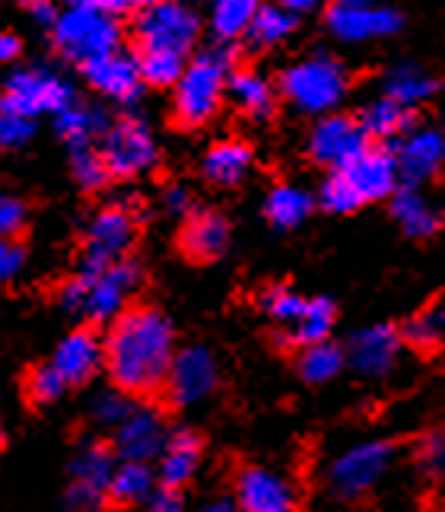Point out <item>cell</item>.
I'll list each match as a JSON object with an SVG mask.
<instances>
[{
	"instance_id": "1",
	"label": "cell",
	"mask_w": 445,
	"mask_h": 512,
	"mask_svg": "<svg viewBox=\"0 0 445 512\" xmlns=\"http://www.w3.org/2000/svg\"><path fill=\"white\" fill-rule=\"evenodd\" d=\"M172 363L175 328L156 306H128L105 334V369L128 398L163 392Z\"/></svg>"
},
{
	"instance_id": "2",
	"label": "cell",
	"mask_w": 445,
	"mask_h": 512,
	"mask_svg": "<svg viewBox=\"0 0 445 512\" xmlns=\"http://www.w3.org/2000/svg\"><path fill=\"white\" fill-rule=\"evenodd\" d=\"M144 280V268L134 258H124L109 268H80L61 290V306L83 315L89 325L115 322L128 309L131 293Z\"/></svg>"
},
{
	"instance_id": "3",
	"label": "cell",
	"mask_w": 445,
	"mask_h": 512,
	"mask_svg": "<svg viewBox=\"0 0 445 512\" xmlns=\"http://www.w3.org/2000/svg\"><path fill=\"white\" fill-rule=\"evenodd\" d=\"M233 74V51L223 42L204 48L191 58L185 67L182 80L175 83V118L178 125L185 128H201L220 112L223 96H226V83Z\"/></svg>"
},
{
	"instance_id": "4",
	"label": "cell",
	"mask_w": 445,
	"mask_h": 512,
	"mask_svg": "<svg viewBox=\"0 0 445 512\" xmlns=\"http://www.w3.org/2000/svg\"><path fill=\"white\" fill-rule=\"evenodd\" d=\"M347 90H350L347 67L334 55H328V51L302 58L299 64L283 70L280 77L283 99L306 115H328L344 102Z\"/></svg>"
},
{
	"instance_id": "5",
	"label": "cell",
	"mask_w": 445,
	"mask_h": 512,
	"mask_svg": "<svg viewBox=\"0 0 445 512\" xmlns=\"http://www.w3.org/2000/svg\"><path fill=\"white\" fill-rule=\"evenodd\" d=\"M261 309L277 322L274 338L283 350H306L328 341V331L337 319V306L331 299H302L283 287L267 290L261 296Z\"/></svg>"
},
{
	"instance_id": "6",
	"label": "cell",
	"mask_w": 445,
	"mask_h": 512,
	"mask_svg": "<svg viewBox=\"0 0 445 512\" xmlns=\"http://www.w3.org/2000/svg\"><path fill=\"white\" fill-rule=\"evenodd\" d=\"M51 39L64 58L77 61L80 67L105 58L118 51L121 45V26L112 13H102L93 7H70L58 16V23L51 26Z\"/></svg>"
},
{
	"instance_id": "7",
	"label": "cell",
	"mask_w": 445,
	"mask_h": 512,
	"mask_svg": "<svg viewBox=\"0 0 445 512\" xmlns=\"http://www.w3.org/2000/svg\"><path fill=\"white\" fill-rule=\"evenodd\" d=\"M201 35V16L182 0H166V4L140 10L134 20V39L140 51H175L188 55L191 45Z\"/></svg>"
},
{
	"instance_id": "8",
	"label": "cell",
	"mask_w": 445,
	"mask_h": 512,
	"mask_svg": "<svg viewBox=\"0 0 445 512\" xmlns=\"http://www.w3.org/2000/svg\"><path fill=\"white\" fill-rule=\"evenodd\" d=\"M404 443L401 439H382V443L356 446L347 455H341L328 471V487L337 500H363L369 497V490L379 484L385 468L391 465V458L398 455Z\"/></svg>"
},
{
	"instance_id": "9",
	"label": "cell",
	"mask_w": 445,
	"mask_h": 512,
	"mask_svg": "<svg viewBox=\"0 0 445 512\" xmlns=\"http://www.w3.org/2000/svg\"><path fill=\"white\" fill-rule=\"evenodd\" d=\"M99 153L112 179H134L156 163V140L147 121L124 115L102 134Z\"/></svg>"
},
{
	"instance_id": "10",
	"label": "cell",
	"mask_w": 445,
	"mask_h": 512,
	"mask_svg": "<svg viewBox=\"0 0 445 512\" xmlns=\"http://www.w3.org/2000/svg\"><path fill=\"white\" fill-rule=\"evenodd\" d=\"M137 242V214L124 204L102 207L86 226L83 236V268H109L128 258Z\"/></svg>"
},
{
	"instance_id": "11",
	"label": "cell",
	"mask_w": 445,
	"mask_h": 512,
	"mask_svg": "<svg viewBox=\"0 0 445 512\" xmlns=\"http://www.w3.org/2000/svg\"><path fill=\"white\" fill-rule=\"evenodd\" d=\"M4 96L29 118H39L45 112L58 115L61 109H67L74 99V90L70 83L55 74L51 67H20L4 80Z\"/></svg>"
},
{
	"instance_id": "12",
	"label": "cell",
	"mask_w": 445,
	"mask_h": 512,
	"mask_svg": "<svg viewBox=\"0 0 445 512\" xmlns=\"http://www.w3.org/2000/svg\"><path fill=\"white\" fill-rule=\"evenodd\" d=\"M369 147V137L363 134L360 121L350 115H325L309 134V156L318 166H328L331 172L350 166L356 156Z\"/></svg>"
},
{
	"instance_id": "13",
	"label": "cell",
	"mask_w": 445,
	"mask_h": 512,
	"mask_svg": "<svg viewBox=\"0 0 445 512\" xmlns=\"http://www.w3.org/2000/svg\"><path fill=\"white\" fill-rule=\"evenodd\" d=\"M404 26L401 13L395 7H353L337 0V4L328 10V29L337 35L341 42L350 45H363V42H379V39H391L398 35Z\"/></svg>"
},
{
	"instance_id": "14",
	"label": "cell",
	"mask_w": 445,
	"mask_h": 512,
	"mask_svg": "<svg viewBox=\"0 0 445 512\" xmlns=\"http://www.w3.org/2000/svg\"><path fill=\"white\" fill-rule=\"evenodd\" d=\"M217 360L207 347H185L175 353V363L169 369L166 379V398L175 404V408H185V404H194L207 398L213 388H217Z\"/></svg>"
},
{
	"instance_id": "15",
	"label": "cell",
	"mask_w": 445,
	"mask_h": 512,
	"mask_svg": "<svg viewBox=\"0 0 445 512\" xmlns=\"http://www.w3.org/2000/svg\"><path fill=\"white\" fill-rule=\"evenodd\" d=\"M166 443H169L166 420L156 408H134L124 417L121 427H115L112 436V449L121 462H144V465L163 455Z\"/></svg>"
},
{
	"instance_id": "16",
	"label": "cell",
	"mask_w": 445,
	"mask_h": 512,
	"mask_svg": "<svg viewBox=\"0 0 445 512\" xmlns=\"http://www.w3.org/2000/svg\"><path fill=\"white\" fill-rule=\"evenodd\" d=\"M395 163L404 188H417L436 179L445 166V134L433 128H420L414 134H407L398 144Z\"/></svg>"
},
{
	"instance_id": "17",
	"label": "cell",
	"mask_w": 445,
	"mask_h": 512,
	"mask_svg": "<svg viewBox=\"0 0 445 512\" xmlns=\"http://www.w3.org/2000/svg\"><path fill=\"white\" fill-rule=\"evenodd\" d=\"M350 185L356 188V194L366 201H385L391 194L398 191V163H395V153L382 144H369L350 166L341 169Z\"/></svg>"
},
{
	"instance_id": "18",
	"label": "cell",
	"mask_w": 445,
	"mask_h": 512,
	"mask_svg": "<svg viewBox=\"0 0 445 512\" xmlns=\"http://www.w3.org/2000/svg\"><path fill=\"white\" fill-rule=\"evenodd\" d=\"M51 366L64 376L67 385L89 382L99 373V366H105V338H99L93 325L70 331L58 344L55 357H51Z\"/></svg>"
},
{
	"instance_id": "19",
	"label": "cell",
	"mask_w": 445,
	"mask_h": 512,
	"mask_svg": "<svg viewBox=\"0 0 445 512\" xmlns=\"http://www.w3.org/2000/svg\"><path fill=\"white\" fill-rule=\"evenodd\" d=\"M236 500L242 512H296V497L290 484L274 471L245 465L236 474Z\"/></svg>"
},
{
	"instance_id": "20",
	"label": "cell",
	"mask_w": 445,
	"mask_h": 512,
	"mask_svg": "<svg viewBox=\"0 0 445 512\" xmlns=\"http://www.w3.org/2000/svg\"><path fill=\"white\" fill-rule=\"evenodd\" d=\"M83 77L96 93L115 102H134L140 96V86H144L137 70V58L121 55V51H112V55L83 64Z\"/></svg>"
},
{
	"instance_id": "21",
	"label": "cell",
	"mask_w": 445,
	"mask_h": 512,
	"mask_svg": "<svg viewBox=\"0 0 445 512\" xmlns=\"http://www.w3.org/2000/svg\"><path fill=\"white\" fill-rule=\"evenodd\" d=\"M178 249L191 264H210L229 249V223L226 217L201 210V214H188L178 233Z\"/></svg>"
},
{
	"instance_id": "22",
	"label": "cell",
	"mask_w": 445,
	"mask_h": 512,
	"mask_svg": "<svg viewBox=\"0 0 445 512\" xmlns=\"http://www.w3.org/2000/svg\"><path fill=\"white\" fill-rule=\"evenodd\" d=\"M201 449H204V439L201 433L194 430H175L169 433V443L159 455V471H156V481L163 484V490H182L194 471H198L201 462Z\"/></svg>"
},
{
	"instance_id": "23",
	"label": "cell",
	"mask_w": 445,
	"mask_h": 512,
	"mask_svg": "<svg viewBox=\"0 0 445 512\" xmlns=\"http://www.w3.org/2000/svg\"><path fill=\"white\" fill-rule=\"evenodd\" d=\"M401 344H404L401 341V328L376 325L369 331H360L350 341V363L360 369V373L382 376V373H388L391 366H395Z\"/></svg>"
},
{
	"instance_id": "24",
	"label": "cell",
	"mask_w": 445,
	"mask_h": 512,
	"mask_svg": "<svg viewBox=\"0 0 445 512\" xmlns=\"http://www.w3.org/2000/svg\"><path fill=\"white\" fill-rule=\"evenodd\" d=\"M248 169H252V147L242 144V140H223V144H213L201 163V172L210 185L220 188H233L239 185Z\"/></svg>"
},
{
	"instance_id": "25",
	"label": "cell",
	"mask_w": 445,
	"mask_h": 512,
	"mask_svg": "<svg viewBox=\"0 0 445 512\" xmlns=\"http://www.w3.org/2000/svg\"><path fill=\"white\" fill-rule=\"evenodd\" d=\"M391 217H395L404 233L414 236V239L436 236L442 229V223H445L436 210L420 198L417 188H404V185L391 194Z\"/></svg>"
},
{
	"instance_id": "26",
	"label": "cell",
	"mask_w": 445,
	"mask_h": 512,
	"mask_svg": "<svg viewBox=\"0 0 445 512\" xmlns=\"http://www.w3.org/2000/svg\"><path fill=\"white\" fill-rule=\"evenodd\" d=\"M436 90H439L436 77H430L420 64H411V61L395 64L385 74V96L404 105V109H414V105L433 99Z\"/></svg>"
},
{
	"instance_id": "27",
	"label": "cell",
	"mask_w": 445,
	"mask_h": 512,
	"mask_svg": "<svg viewBox=\"0 0 445 512\" xmlns=\"http://www.w3.org/2000/svg\"><path fill=\"white\" fill-rule=\"evenodd\" d=\"M360 128L369 140H391V137H401L404 131H411L414 125V112L398 105L395 99H376V102H366L360 109Z\"/></svg>"
},
{
	"instance_id": "28",
	"label": "cell",
	"mask_w": 445,
	"mask_h": 512,
	"mask_svg": "<svg viewBox=\"0 0 445 512\" xmlns=\"http://www.w3.org/2000/svg\"><path fill=\"white\" fill-rule=\"evenodd\" d=\"M156 487V474L144 462H121L112 474L109 487H105V503H115L121 509L140 506L150 500V493Z\"/></svg>"
},
{
	"instance_id": "29",
	"label": "cell",
	"mask_w": 445,
	"mask_h": 512,
	"mask_svg": "<svg viewBox=\"0 0 445 512\" xmlns=\"http://www.w3.org/2000/svg\"><path fill=\"white\" fill-rule=\"evenodd\" d=\"M226 96L245 115L267 118L274 112V86L261 74H255V70H233L226 83Z\"/></svg>"
},
{
	"instance_id": "30",
	"label": "cell",
	"mask_w": 445,
	"mask_h": 512,
	"mask_svg": "<svg viewBox=\"0 0 445 512\" xmlns=\"http://www.w3.org/2000/svg\"><path fill=\"white\" fill-rule=\"evenodd\" d=\"M264 0H210V32L217 42H236L248 32Z\"/></svg>"
},
{
	"instance_id": "31",
	"label": "cell",
	"mask_w": 445,
	"mask_h": 512,
	"mask_svg": "<svg viewBox=\"0 0 445 512\" xmlns=\"http://www.w3.org/2000/svg\"><path fill=\"white\" fill-rule=\"evenodd\" d=\"M112 474H115V449L112 446L89 443L74 455V462H70V484H83V487H93V490L105 493Z\"/></svg>"
},
{
	"instance_id": "32",
	"label": "cell",
	"mask_w": 445,
	"mask_h": 512,
	"mask_svg": "<svg viewBox=\"0 0 445 512\" xmlns=\"http://www.w3.org/2000/svg\"><path fill=\"white\" fill-rule=\"evenodd\" d=\"M315 210V198L299 185H280L267 194L264 214L277 229H293Z\"/></svg>"
},
{
	"instance_id": "33",
	"label": "cell",
	"mask_w": 445,
	"mask_h": 512,
	"mask_svg": "<svg viewBox=\"0 0 445 512\" xmlns=\"http://www.w3.org/2000/svg\"><path fill=\"white\" fill-rule=\"evenodd\" d=\"M293 32H296V16L287 13L283 7H277V4H267V7L258 10L252 26H248L245 42L252 48H258V51H267V48L283 45Z\"/></svg>"
},
{
	"instance_id": "34",
	"label": "cell",
	"mask_w": 445,
	"mask_h": 512,
	"mask_svg": "<svg viewBox=\"0 0 445 512\" xmlns=\"http://www.w3.org/2000/svg\"><path fill=\"white\" fill-rule=\"evenodd\" d=\"M55 128L70 147H80V144H89L93 134L109 131V121H105V115L99 109H86V105L70 102L67 109H61L55 115Z\"/></svg>"
},
{
	"instance_id": "35",
	"label": "cell",
	"mask_w": 445,
	"mask_h": 512,
	"mask_svg": "<svg viewBox=\"0 0 445 512\" xmlns=\"http://www.w3.org/2000/svg\"><path fill=\"white\" fill-rule=\"evenodd\" d=\"M344 366V350L331 344V341H322V344H312L306 350H299V360H296V369L299 376L312 382V385H322L328 379H334L341 373Z\"/></svg>"
},
{
	"instance_id": "36",
	"label": "cell",
	"mask_w": 445,
	"mask_h": 512,
	"mask_svg": "<svg viewBox=\"0 0 445 512\" xmlns=\"http://www.w3.org/2000/svg\"><path fill=\"white\" fill-rule=\"evenodd\" d=\"M185 55H175V51H140L137 58V70H140V80L147 86H175L185 74Z\"/></svg>"
},
{
	"instance_id": "37",
	"label": "cell",
	"mask_w": 445,
	"mask_h": 512,
	"mask_svg": "<svg viewBox=\"0 0 445 512\" xmlns=\"http://www.w3.org/2000/svg\"><path fill=\"white\" fill-rule=\"evenodd\" d=\"M414 458L423 478H430L433 484L445 481V423L414 439Z\"/></svg>"
},
{
	"instance_id": "38",
	"label": "cell",
	"mask_w": 445,
	"mask_h": 512,
	"mask_svg": "<svg viewBox=\"0 0 445 512\" xmlns=\"http://www.w3.org/2000/svg\"><path fill=\"white\" fill-rule=\"evenodd\" d=\"M32 134H35V118L23 115L4 93H0V150L26 147Z\"/></svg>"
},
{
	"instance_id": "39",
	"label": "cell",
	"mask_w": 445,
	"mask_h": 512,
	"mask_svg": "<svg viewBox=\"0 0 445 512\" xmlns=\"http://www.w3.org/2000/svg\"><path fill=\"white\" fill-rule=\"evenodd\" d=\"M70 169H74V179L86 191H96L112 179L109 169H105V163H102V153L93 150V144L70 147Z\"/></svg>"
},
{
	"instance_id": "40",
	"label": "cell",
	"mask_w": 445,
	"mask_h": 512,
	"mask_svg": "<svg viewBox=\"0 0 445 512\" xmlns=\"http://www.w3.org/2000/svg\"><path fill=\"white\" fill-rule=\"evenodd\" d=\"M318 201H322V207L328 210V214H356V210L363 207V198L356 194V188L350 185V179L341 169L331 172L325 179Z\"/></svg>"
},
{
	"instance_id": "41",
	"label": "cell",
	"mask_w": 445,
	"mask_h": 512,
	"mask_svg": "<svg viewBox=\"0 0 445 512\" xmlns=\"http://www.w3.org/2000/svg\"><path fill=\"white\" fill-rule=\"evenodd\" d=\"M401 341L411 344L420 357H436V353L442 350V338H439V331L433 328L430 315H426V312H420L417 319H411L401 328Z\"/></svg>"
},
{
	"instance_id": "42",
	"label": "cell",
	"mask_w": 445,
	"mask_h": 512,
	"mask_svg": "<svg viewBox=\"0 0 445 512\" xmlns=\"http://www.w3.org/2000/svg\"><path fill=\"white\" fill-rule=\"evenodd\" d=\"M67 388H70V385L64 382V376H61L51 363H45V366L35 369V373L29 376V382H26V392H29V398H32L35 404H51V401H58V398L67 392Z\"/></svg>"
},
{
	"instance_id": "43",
	"label": "cell",
	"mask_w": 445,
	"mask_h": 512,
	"mask_svg": "<svg viewBox=\"0 0 445 512\" xmlns=\"http://www.w3.org/2000/svg\"><path fill=\"white\" fill-rule=\"evenodd\" d=\"M131 411H134V408H131L128 395L118 392V388H112V392H102V395L96 398V404H93V420L102 423V427L115 430V427H121L124 417H128Z\"/></svg>"
},
{
	"instance_id": "44",
	"label": "cell",
	"mask_w": 445,
	"mask_h": 512,
	"mask_svg": "<svg viewBox=\"0 0 445 512\" xmlns=\"http://www.w3.org/2000/svg\"><path fill=\"white\" fill-rule=\"evenodd\" d=\"M26 226V204L13 194H0V236L13 239L20 236Z\"/></svg>"
},
{
	"instance_id": "45",
	"label": "cell",
	"mask_w": 445,
	"mask_h": 512,
	"mask_svg": "<svg viewBox=\"0 0 445 512\" xmlns=\"http://www.w3.org/2000/svg\"><path fill=\"white\" fill-rule=\"evenodd\" d=\"M23 264H26L23 245L16 242V239H4V236H0V284H7V280H13L16 274H20Z\"/></svg>"
},
{
	"instance_id": "46",
	"label": "cell",
	"mask_w": 445,
	"mask_h": 512,
	"mask_svg": "<svg viewBox=\"0 0 445 512\" xmlns=\"http://www.w3.org/2000/svg\"><path fill=\"white\" fill-rule=\"evenodd\" d=\"M105 506V493L83 487V484H70L67 490V509L70 512H99Z\"/></svg>"
},
{
	"instance_id": "47",
	"label": "cell",
	"mask_w": 445,
	"mask_h": 512,
	"mask_svg": "<svg viewBox=\"0 0 445 512\" xmlns=\"http://www.w3.org/2000/svg\"><path fill=\"white\" fill-rule=\"evenodd\" d=\"M147 512H185V506L175 490H159V493H153Z\"/></svg>"
},
{
	"instance_id": "48",
	"label": "cell",
	"mask_w": 445,
	"mask_h": 512,
	"mask_svg": "<svg viewBox=\"0 0 445 512\" xmlns=\"http://www.w3.org/2000/svg\"><path fill=\"white\" fill-rule=\"evenodd\" d=\"M70 4H74V7H93V10L118 16V13H124L131 7V0H70Z\"/></svg>"
},
{
	"instance_id": "49",
	"label": "cell",
	"mask_w": 445,
	"mask_h": 512,
	"mask_svg": "<svg viewBox=\"0 0 445 512\" xmlns=\"http://www.w3.org/2000/svg\"><path fill=\"white\" fill-rule=\"evenodd\" d=\"M166 207L169 210H175V214H194L191 210V194L188 191H182V188H172L169 194H166Z\"/></svg>"
},
{
	"instance_id": "50",
	"label": "cell",
	"mask_w": 445,
	"mask_h": 512,
	"mask_svg": "<svg viewBox=\"0 0 445 512\" xmlns=\"http://www.w3.org/2000/svg\"><path fill=\"white\" fill-rule=\"evenodd\" d=\"M32 16H35V23H42V26H55L61 13L55 10V4H51V0H42V4H35V7H32Z\"/></svg>"
},
{
	"instance_id": "51",
	"label": "cell",
	"mask_w": 445,
	"mask_h": 512,
	"mask_svg": "<svg viewBox=\"0 0 445 512\" xmlns=\"http://www.w3.org/2000/svg\"><path fill=\"white\" fill-rule=\"evenodd\" d=\"M16 55H20V39H16V35L0 32V64L13 61Z\"/></svg>"
},
{
	"instance_id": "52",
	"label": "cell",
	"mask_w": 445,
	"mask_h": 512,
	"mask_svg": "<svg viewBox=\"0 0 445 512\" xmlns=\"http://www.w3.org/2000/svg\"><path fill=\"white\" fill-rule=\"evenodd\" d=\"M277 7H283L287 13L299 16V13H312L318 7V0H277Z\"/></svg>"
},
{
	"instance_id": "53",
	"label": "cell",
	"mask_w": 445,
	"mask_h": 512,
	"mask_svg": "<svg viewBox=\"0 0 445 512\" xmlns=\"http://www.w3.org/2000/svg\"><path fill=\"white\" fill-rule=\"evenodd\" d=\"M204 512H239L233 503H226V500H220V503H213V506H207Z\"/></svg>"
},
{
	"instance_id": "54",
	"label": "cell",
	"mask_w": 445,
	"mask_h": 512,
	"mask_svg": "<svg viewBox=\"0 0 445 512\" xmlns=\"http://www.w3.org/2000/svg\"><path fill=\"white\" fill-rule=\"evenodd\" d=\"M131 4H137L140 10H150V7H159V4H166V0H131Z\"/></svg>"
},
{
	"instance_id": "55",
	"label": "cell",
	"mask_w": 445,
	"mask_h": 512,
	"mask_svg": "<svg viewBox=\"0 0 445 512\" xmlns=\"http://www.w3.org/2000/svg\"><path fill=\"white\" fill-rule=\"evenodd\" d=\"M344 4H353V7H379L382 0H344Z\"/></svg>"
},
{
	"instance_id": "56",
	"label": "cell",
	"mask_w": 445,
	"mask_h": 512,
	"mask_svg": "<svg viewBox=\"0 0 445 512\" xmlns=\"http://www.w3.org/2000/svg\"><path fill=\"white\" fill-rule=\"evenodd\" d=\"M23 4H29V7H35V4H42V0H23Z\"/></svg>"
},
{
	"instance_id": "57",
	"label": "cell",
	"mask_w": 445,
	"mask_h": 512,
	"mask_svg": "<svg viewBox=\"0 0 445 512\" xmlns=\"http://www.w3.org/2000/svg\"><path fill=\"white\" fill-rule=\"evenodd\" d=\"M442 512H445V509H442Z\"/></svg>"
}]
</instances>
